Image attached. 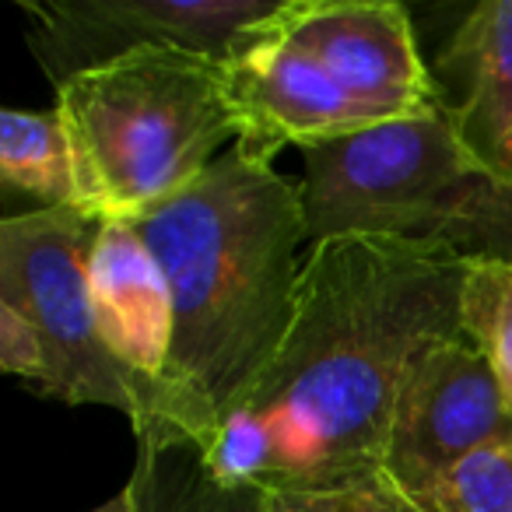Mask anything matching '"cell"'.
<instances>
[{"mask_svg":"<svg viewBox=\"0 0 512 512\" xmlns=\"http://www.w3.org/2000/svg\"><path fill=\"white\" fill-rule=\"evenodd\" d=\"M467 267L393 235L313 242L271 369L204 446L214 477L271 495L383 474L407 369L428 344L463 334Z\"/></svg>","mask_w":512,"mask_h":512,"instance_id":"cell-1","label":"cell"},{"mask_svg":"<svg viewBox=\"0 0 512 512\" xmlns=\"http://www.w3.org/2000/svg\"><path fill=\"white\" fill-rule=\"evenodd\" d=\"M127 221L172 295L165 425L207 446L292 327L306 242L299 183L228 148L197 183Z\"/></svg>","mask_w":512,"mask_h":512,"instance_id":"cell-2","label":"cell"},{"mask_svg":"<svg viewBox=\"0 0 512 512\" xmlns=\"http://www.w3.org/2000/svg\"><path fill=\"white\" fill-rule=\"evenodd\" d=\"M306 242L393 235L512 267V183L460 144L446 106L302 151Z\"/></svg>","mask_w":512,"mask_h":512,"instance_id":"cell-3","label":"cell"},{"mask_svg":"<svg viewBox=\"0 0 512 512\" xmlns=\"http://www.w3.org/2000/svg\"><path fill=\"white\" fill-rule=\"evenodd\" d=\"M78 172V204L134 218L204 176L235 144L221 64L183 50H137L57 88Z\"/></svg>","mask_w":512,"mask_h":512,"instance_id":"cell-4","label":"cell"},{"mask_svg":"<svg viewBox=\"0 0 512 512\" xmlns=\"http://www.w3.org/2000/svg\"><path fill=\"white\" fill-rule=\"evenodd\" d=\"M102 221L81 204L8 214L0 221V306L22 313L43 341V397L116 407L134 428L162 425L158 390L130 376L99 334L88 260Z\"/></svg>","mask_w":512,"mask_h":512,"instance_id":"cell-5","label":"cell"},{"mask_svg":"<svg viewBox=\"0 0 512 512\" xmlns=\"http://www.w3.org/2000/svg\"><path fill=\"white\" fill-rule=\"evenodd\" d=\"M288 0H18L53 88L137 50H183L225 67Z\"/></svg>","mask_w":512,"mask_h":512,"instance_id":"cell-6","label":"cell"},{"mask_svg":"<svg viewBox=\"0 0 512 512\" xmlns=\"http://www.w3.org/2000/svg\"><path fill=\"white\" fill-rule=\"evenodd\" d=\"M512 439V404L484 351L467 334L414 358L397 393L383 474L428 509L439 481L477 449Z\"/></svg>","mask_w":512,"mask_h":512,"instance_id":"cell-7","label":"cell"},{"mask_svg":"<svg viewBox=\"0 0 512 512\" xmlns=\"http://www.w3.org/2000/svg\"><path fill=\"white\" fill-rule=\"evenodd\" d=\"M292 46L327 71L351 102L379 120H414L442 109L439 81L414 43L400 4L348 0H288L278 18Z\"/></svg>","mask_w":512,"mask_h":512,"instance_id":"cell-8","label":"cell"},{"mask_svg":"<svg viewBox=\"0 0 512 512\" xmlns=\"http://www.w3.org/2000/svg\"><path fill=\"white\" fill-rule=\"evenodd\" d=\"M278 18L221 67L228 109L235 116L232 148L242 158L271 165L285 148H320L386 123L372 109L351 102L313 57L288 43Z\"/></svg>","mask_w":512,"mask_h":512,"instance_id":"cell-9","label":"cell"},{"mask_svg":"<svg viewBox=\"0 0 512 512\" xmlns=\"http://www.w3.org/2000/svg\"><path fill=\"white\" fill-rule=\"evenodd\" d=\"M88 285L106 348L130 376L162 397L172 348V295L155 253L127 218L102 221L88 260Z\"/></svg>","mask_w":512,"mask_h":512,"instance_id":"cell-10","label":"cell"},{"mask_svg":"<svg viewBox=\"0 0 512 512\" xmlns=\"http://www.w3.org/2000/svg\"><path fill=\"white\" fill-rule=\"evenodd\" d=\"M439 78L460 92L442 102L460 144L512 183V0L467 11L439 53Z\"/></svg>","mask_w":512,"mask_h":512,"instance_id":"cell-11","label":"cell"},{"mask_svg":"<svg viewBox=\"0 0 512 512\" xmlns=\"http://www.w3.org/2000/svg\"><path fill=\"white\" fill-rule=\"evenodd\" d=\"M137 460L127 488L137 512H267V491L225 484L204 446L172 425L134 428Z\"/></svg>","mask_w":512,"mask_h":512,"instance_id":"cell-12","label":"cell"},{"mask_svg":"<svg viewBox=\"0 0 512 512\" xmlns=\"http://www.w3.org/2000/svg\"><path fill=\"white\" fill-rule=\"evenodd\" d=\"M0 183L8 200H32V214L78 204L74 151L57 109L0 113Z\"/></svg>","mask_w":512,"mask_h":512,"instance_id":"cell-13","label":"cell"},{"mask_svg":"<svg viewBox=\"0 0 512 512\" xmlns=\"http://www.w3.org/2000/svg\"><path fill=\"white\" fill-rule=\"evenodd\" d=\"M460 316L463 334L484 351L512 404V267L470 264Z\"/></svg>","mask_w":512,"mask_h":512,"instance_id":"cell-14","label":"cell"},{"mask_svg":"<svg viewBox=\"0 0 512 512\" xmlns=\"http://www.w3.org/2000/svg\"><path fill=\"white\" fill-rule=\"evenodd\" d=\"M428 512H512V439L456 463L432 491Z\"/></svg>","mask_w":512,"mask_h":512,"instance_id":"cell-15","label":"cell"},{"mask_svg":"<svg viewBox=\"0 0 512 512\" xmlns=\"http://www.w3.org/2000/svg\"><path fill=\"white\" fill-rule=\"evenodd\" d=\"M267 512H428L390 474H372L337 488L271 491Z\"/></svg>","mask_w":512,"mask_h":512,"instance_id":"cell-16","label":"cell"},{"mask_svg":"<svg viewBox=\"0 0 512 512\" xmlns=\"http://www.w3.org/2000/svg\"><path fill=\"white\" fill-rule=\"evenodd\" d=\"M0 365L11 376H22L39 390L46 376V348L39 341L36 327L15 313L11 306H0Z\"/></svg>","mask_w":512,"mask_h":512,"instance_id":"cell-17","label":"cell"},{"mask_svg":"<svg viewBox=\"0 0 512 512\" xmlns=\"http://www.w3.org/2000/svg\"><path fill=\"white\" fill-rule=\"evenodd\" d=\"M95 512H137V502H134V495H130V488H123L120 495H113L109 502H102Z\"/></svg>","mask_w":512,"mask_h":512,"instance_id":"cell-18","label":"cell"}]
</instances>
